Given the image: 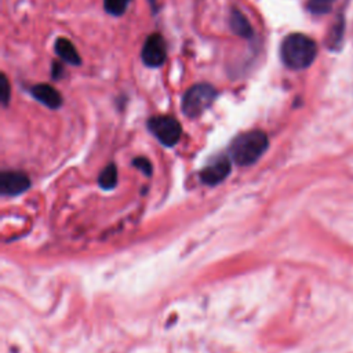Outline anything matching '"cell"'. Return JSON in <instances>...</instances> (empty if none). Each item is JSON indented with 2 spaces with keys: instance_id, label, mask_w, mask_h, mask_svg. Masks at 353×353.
I'll use <instances>...</instances> for the list:
<instances>
[{
  "instance_id": "cell-1",
  "label": "cell",
  "mask_w": 353,
  "mask_h": 353,
  "mask_svg": "<svg viewBox=\"0 0 353 353\" xmlns=\"http://www.w3.org/2000/svg\"><path fill=\"white\" fill-rule=\"evenodd\" d=\"M317 54V46L313 39L303 33H291L284 37L280 47L283 63L294 70L309 68Z\"/></svg>"
},
{
  "instance_id": "cell-2",
  "label": "cell",
  "mask_w": 353,
  "mask_h": 353,
  "mask_svg": "<svg viewBox=\"0 0 353 353\" xmlns=\"http://www.w3.org/2000/svg\"><path fill=\"white\" fill-rule=\"evenodd\" d=\"M268 135L261 130H252L239 134L230 143L229 152L232 160L239 165L254 164L268 149Z\"/></svg>"
},
{
  "instance_id": "cell-3",
  "label": "cell",
  "mask_w": 353,
  "mask_h": 353,
  "mask_svg": "<svg viewBox=\"0 0 353 353\" xmlns=\"http://www.w3.org/2000/svg\"><path fill=\"white\" fill-rule=\"evenodd\" d=\"M218 91L208 83H197L188 88L182 97L181 108L185 116L196 119L201 116L216 99Z\"/></svg>"
},
{
  "instance_id": "cell-4",
  "label": "cell",
  "mask_w": 353,
  "mask_h": 353,
  "mask_svg": "<svg viewBox=\"0 0 353 353\" xmlns=\"http://www.w3.org/2000/svg\"><path fill=\"white\" fill-rule=\"evenodd\" d=\"M148 128L160 143L168 148L176 145L182 135L181 123L175 117L168 114L150 117L148 120Z\"/></svg>"
},
{
  "instance_id": "cell-5",
  "label": "cell",
  "mask_w": 353,
  "mask_h": 353,
  "mask_svg": "<svg viewBox=\"0 0 353 353\" xmlns=\"http://www.w3.org/2000/svg\"><path fill=\"white\" fill-rule=\"evenodd\" d=\"M142 62L149 68H159L167 59V44L160 33H152L146 37L142 51Z\"/></svg>"
},
{
  "instance_id": "cell-6",
  "label": "cell",
  "mask_w": 353,
  "mask_h": 353,
  "mask_svg": "<svg viewBox=\"0 0 353 353\" xmlns=\"http://www.w3.org/2000/svg\"><path fill=\"white\" fill-rule=\"evenodd\" d=\"M29 188L30 179L22 171H3L0 175V192L4 196H15Z\"/></svg>"
},
{
  "instance_id": "cell-7",
  "label": "cell",
  "mask_w": 353,
  "mask_h": 353,
  "mask_svg": "<svg viewBox=\"0 0 353 353\" xmlns=\"http://www.w3.org/2000/svg\"><path fill=\"white\" fill-rule=\"evenodd\" d=\"M30 95L40 103H43L44 106H47L48 109L57 110L62 106L63 99L61 92L54 88L50 84L46 83H40V84H34L33 87H30Z\"/></svg>"
},
{
  "instance_id": "cell-8",
  "label": "cell",
  "mask_w": 353,
  "mask_h": 353,
  "mask_svg": "<svg viewBox=\"0 0 353 353\" xmlns=\"http://www.w3.org/2000/svg\"><path fill=\"white\" fill-rule=\"evenodd\" d=\"M230 172V161L228 157H219L207 167L203 168L200 178L205 185H218L221 183Z\"/></svg>"
},
{
  "instance_id": "cell-9",
  "label": "cell",
  "mask_w": 353,
  "mask_h": 353,
  "mask_svg": "<svg viewBox=\"0 0 353 353\" xmlns=\"http://www.w3.org/2000/svg\"><path fill=\"white\" fill-rule=\"evenodd\" d=\"M229 26L232 32L243 39H252L254 29L247 17L237 8H232L229 12Z\"/></svg>"
},
{
  "instance_id": "cell-10",
  "label": "cell",
  "mask_w": 353,
  "mask_h": 353,
  "mask_svg": "<svg viewBox=\"0 0 353 353\" xmlns=\"http://www.w3.org/2000/svg\"><path fill=\"white\" fill-rule=\"evenodd\" d=\"M54 50L57 52V55L66 63L72 65V66H79L81 65V58L77 52V50L74 48V46L72 44L70 40L65 39V37H58L54 43Z\"/></svg>"
},
{
  "instance_id": "cell-11",
  "label": "cell",
  "mask_w": 353,
  "mask_h": 353,
  "mask_svg": "<svg viewBox=\"0 0 353 353\" xmlns=\"http://www.w3.org/2000/svg\"><path fill=\"white\" fill-rule=\"evenodd\" d=\"M98 183L105 190H110L116 186V183H117V168L113 163L108 164L102 170V172L99 174V178H98Z\"/></svg>"
},
{
  "instance_id": "cell-12",
  "label": "cell",
  "mask_w": 353,
  "mask_h": 353,
  "mask_svg": "<svg viewBox=\"0 0 353 353\" xmlns=\"http://www.w3.org/2000/svg\"><path fill=\"white\" fill-rule=\"evenodd\" d=\"M131 0H103V8L109 15L120 17L127 10Z\"/></svg>"
},
{
  "instance_id": "cell-13",
  "label": "cell",
  "mask_w": 353,
  "mask_h": 353,
  "mask_svg": "<svg viewBox=\"0 0 353 353\" xmlns=\"http://www.w3.org/2000/svg\"><path fill=\"white\" fill-rule=\"evenodd\" d=\"M335 0H307V10L314 14V15H323L327 14L332 6H334Z\"/></svg>"
},
{
  "instance_id": "cell-14",
  "label": "cell",
  "mask_w": 353,
  "mask_h": 353,
  "mask_svg": "<svg viewBox=\"0 0 353 353\" xmlns=\"http://www.w3.org/2000/svg\"><path fill=\"white\" fill-rule=\"evenodd\" d=\"M0 85H1V92H0L1 103H3V106H7L11 99V88H10V81L4 73H1V84Z\"/></svg>"
},
{
  "instance_id": "cell-15",
  "label": "cell",
  "mask_w": 353,
  "mask_h": 353,
  "mask_svg": "<svg viewBox=\"0 0 353 353\" xmlns=\"http://www.w3.org/2000/svg\"><path fill=\"white\" fill-rule=\"evenodd\" d=\"M134 167H137L138 170H141L145 175H150L152 174V163L146 159V157H135L132 161Z\"/></svg>"
},
{
  "instance_id": "cell-16",
  "label": "cell",
  "mask_w": 353,
  "mask_h": 353,
  "mask_svg": "<svg viewBox=\"0 0 353 353\" xmlns=\"http://www.w3.org/2000/svg\"><path fill=\"white\" fill-rule=\"evenodd\" d=\"M65 74V69L63 66L59 63V62H52V66H51V77L54 80H59L62 76Z\"/></svg>"
},
{
  "instance_id": "cell-17",
  "label": "cell",
  "mask_w": 353,
  "mask_h": 353,
  "mask_svg": "<svg viewBox=\"0 0 353 353\" xmlns=\"http://www.w3.org/2000/svg\"><path fill=\"white\" fill-rule=\"evenodd\" d=\"M342 36V23H336L334 26V29L331 30V34H330V43L331 44H336L339 43V39Z\"/></svg>"
},
{
  "instance_id": "cell-18",
  "label": "cell",
  "mask_w": 353,
  "mask_h": 353,
  "mask_svg": "<svg viewBox=\"0 0 353 353\" xmlns=\"http://www.w3.org/2000/svg\"><path fill=\"white\" fill-rule=\"evenodd\" d=\"M148 3L150 4L153 12H157V0H148Z\"/></svg>"
}]
</instances>
